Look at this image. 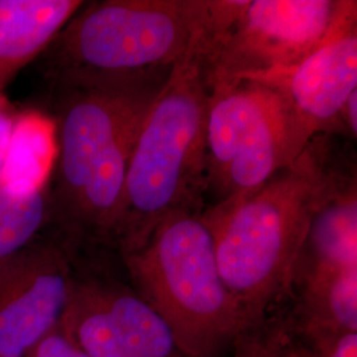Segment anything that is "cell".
Masks as SVG:
<instances>
[{"label": "cell", "mask_w": 357, "mask_h": 357, "mask_svg": "<svg viewBox=\"0 0 357 357\" xmlns=\"http://www.w3.org/2000/svg\"><path fill=\"white\" fill-rule=\"evenodd\" d=\"M171 69L48 75L56 134L51 224L65 234L114 243L130 158Z\"/></svg>", "instance_id": "obj_1"}, {"label": "cell", "mask_w": 357, "mask_h": 357, "mask_svg": "<svg viewBox=\"0 0 357 357\" xmlns=\"http://www.w3.org/2000/svg\"><path fill=\"white\" fill-rule=\"evenodd\" d=\"M337 174L315 137L294 163L264 184L202 213L222 281L249 324L266 318L290 290L311 218Z\"/></svg>", "instance_id": "obj_2"}, {"label": "cell", "mask_w": 357, "mask_h": 357, "mask_svg": "<svg viewBox=\"0 0 357 357\" xmlns=\"http://www.w3.org/2000/svg\"><path fill=\"white\" fill-rule=\"evenodd\" d=\"M204 52L174 65L142 125L130 158L114 243L139 249L175 211L202 212L206 190L209 85Z\"/></svg>", "instance_id": "obj_3"}, {"label": "cell", "mask_w": 357, "mask_h": 357, "mask_svg": "<svg viewBox=\"0 0 357 357\" xmlns=\"http://www.w3.org/2000/svg\"><path fill=\"white\" fill-rule=\"evenodd\" d=\"M122 258L131 287L166 321L187 356H229L249 323L222 281L200 212L167 215L139 249Z\"/></svg>", "instance_id": "obj_4"}, {"label": "cell", "mask_w": 357, "mask_h": 357, "mask_svg": "<svg viewBox=\"0 0 357 357\" xmlns=\"http://www.w3.org/2000/svg\"><path fill=\"white\" fill-rule=\"evenodd\" d=\"M222 0H105L82 6L48 47V75L167 69L212 54Z\"/></svg>", "instance_id": "obj_5"}, {"label": "cell", "mask_w": 357, "mask_h": 357, "mask_svg": "<svg viewBox=\"0 0 357 357\" xmlns=\"http://www.w3.org/2000/svg\"><path fill=\"white\" fill-rule=\"evenodd\" d=\"M356 16V1L228 0L208 85L289 70Z\"/></svg>", "instance_id": "obj_6"}, {"label": "cell", "mask_w": 357, "mask_h": 357, "mask_svg": "<svg viewBox=\"0 0 357 357\" xmlns=\"http://www.w3.org/2000/svg\"><path fill=\"white\" fill-rule=\"evenodd\" d=\"M60 330L90 357H188L131 284L76 275Z\"/></svg>", "instance_id": "obj_7"}, {"label": "cell", "mask_w": 357, "mask_h": 357, "mask_svg": "<svg viewBox=\"0 0 357 357\" xmlns=\"http://www.w3.org/2000/svg\"><path fill=\"white\" fill-rule=\"evenodd\" d=\"M76 273L66 241L38 236L0 266V357H26L64 317Z\"/></svg>", "instance_id": "obj_8"}, {"label": "cell", "mask_w": 357, "mask_h": 357, "mask_svg": "<svg viewBox=\"0 0 357 357\" xmlns=\"http://www.w3.org/2000/svg\"><path fill=\"white\" fill-rule=\"evenodd\" d=\"M356 20L345 22L291 69L249 78L277 90L311 139L320 134L347 132L342 112L357 90Z\"/></svg>", "instance_id": "obj_9"}, {"label": "cell", "mask_w": 357, "mask_h": 357, "mask_svg": "<svg viewBox=\"0 0 357 357\" xmlns=\"http://www.w3.org/2000/svg\"><path fill=\"white\" fill-rule=\"evenodd\" d=\"M282 105L281 94L259 81L237 78L209 86L206 188H215L245 142Z\"/></svg>", "instance_id": "obj_10"}, {"label": "cell", "mask_w": 357, "mask_h": 357, "mask_svg": "<svg viewBox=\"0 0 357 357\" xmlns=\"http://www.w3.org/2000/svg\"><path fill=\"white\" fill-rule=\"evenodd\" d=\"M357 268L356 175L339 172L311 218L293 280Z\"/></svg>", "instance_id": "obj_11"}, {"label": "cell", "mask_w": 357, "mask_h": 357, "mask_svg": "<svg viewBox=\"0 0 357 357\" xmlns=\"http://www.w3.org/2000/svg\"><path fill=\"white\" fill-rule=\"evenodd\" d=\"M82 6L79 0H0V98Z\"/></svg>", "instance_id": "obj_12"}, {"label": "cell", "mask_w": 357, "mask_h": 357, "mask_svg": "<svg viewBox=\"0 0 357 357\" xmlns=\"http://www.w3.org/2000/svg\"><path fill=\"white\" fill-rule=\"evenodd\" d=\"M51 224L50 184L0 180V266Z\"/></svg>", "instance_id": "obj_13"}, {"label": "cell", "mask_w": 357, "mask_h": 357, "mask_svg": "<svg viewBox=\"0 0 357 357\" xmlns=\"http://www.w3.org/2000/svg\"><path fill=\"white\" fill-rule=\"evenodd\" d=\"M294 336L312 357H357V331L327 326H298L284 318Z\"/></svg>", "instance_id": "obj_14"}, {"label": "cell", "mask_w": 357, "mask_h": 357, "mask_svg": "<svg viewBox=\"0 0 357 357\" xmlns=\"http://www.w3.org/2000/svg\"><path fill=\"white\" fill-rule=\"evenodd\" d=\"M229 357H282L275 318L250 323L238 336Z\"/></svg>", "instance_id": "obj_15"}, {"label": "cell", "mask_w": 357, "mask_h": 357, "mask_svg": "<svg viewBox=\"0 0 357 357\" xmlns=\"http://www.w3.org/2000/svg\"><path fill=\"white\" fill-rule=\"evenodd\" d=\"M26 357H90L75 344L64 332L57 327L43 339Z\"/></svg>", "instance_id": "obj_16"}, {"label": "cell", "mask_w": 357, "mask_h": 357, "mask_svg": "<svg viewBox=\"0 0 357 357\" xmlns=\"http://www.w3.org/2000/svg\"><path fill=\"white\" fill-rule=\"evenodd\" d=\"M275 319L278 324L282 357H312L311 354L307 351L306 347L302 344L289 330L284 320L278 319V318H275Z\"/></svg>", "instance_id": "obj_17"}, {"label": "cell", "mask_w": 357, "mask_h": 357, "mask_svg": "<svg viewBox=\"0 0 357 357\" xmlns=\"http://www.w3.org/2000/svg\"><path fill=\"white\" fill-rule=\"evenodd\" d=\"M342 121L344 125L345 131L349 134L351 138L356 139L357 135V90L351 94L347 100L343 112H342Z\"/></svg>", "instance_id": "obj_18"}]
</instances>
